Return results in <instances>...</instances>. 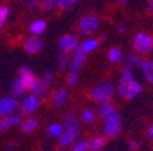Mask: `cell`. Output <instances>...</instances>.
Listing matches in <instances>:
<instances>
[{"mask_svg":"<svg viewBox=\"0 0 153 151\" xmlns=\"http://www.w3.org/2000/svg\"><path fill=\"white\" fill-rule=\"evenodd\" d=\"M64 131L59 138V143L62 147L73 146L78 140V136L81 133V124L74 113H67L64 117Z\"/></svg>","mask_w":153,"mask_h":151,"instance_id":"cell-2","label":"cell"},{"mask_svg":"<svg viewBox=\"0 0 153 151\" xmlns=\"http://www.w3.org/2000/svg\"><path fill=\"white\" fill-rule=\"evenodd\" d=\"M133 48L138 55L150 53L153 49V37L146 32H140L133 37Z\"/></svg>","mask_w":153,"mask_h":151,"instance_id":"cell-4","label":"cell"},{"mask_svg":"<svg viewBox=\"0 0 153 151\" xmlns=\"http://www.w3.org/2000/svg\"><path fill=\"white\" fill-rule=\"evenodd\" d=\"M18 108H19V102L13 95H7V97L0 98V116L1 117L14 114Z\"/></svg>","mask_w":153,"mask_h":151,"instance_id":"cell-8","label":"cell"},{"mask_svg":"<svg viewBox=\"0 0 153 151\" xmlns=\"http://www.w3.org/2000/svg\"><path fill=\"white\" fill-rule=\"evenodd\" d=\"M59 49L62 50L63 55H67V53H74L76 50L79 49V41L78 38L73 34H66L59 40Z\"/></svg>","mask_w":153,"mask_h":151,"instance_id":"cell-7","label":"cell"},{"mask_svg":"<svg viewBox=\"0 0 153 151\" xmlns=\"http://www.w3.org/2000/svg\"><path fill=\"white\" fill-rule=\"evenodd\" d=\"M21 119H22V116L18 113H14V114H11V116L3 117V119L0 120V132L7 131L8 128L15 125V124H19L21 123Z\"/></svg>","mask_w":153,"mask_h":151,"instance_id":"cell-14","label":"cell"},{"mask_svg":"<svg viewBox=\"0 0 153 151\" xmlns=\"http://www.w3.org/2000/svg\"><path fill=\"white\" fill-rule=\"evenodd\" d=\"M82 0H70V4H78V3H81Z\"/></svg>","mask_w":153,"mask_h":151,"instance_id":"cell-40","label":"cell"},{"mask_svg":"<svg viewBox=\"0 0 153 151\" xmlns=\"http://www.w3.org/2000/svg\"><path fill=\"white\" fill-rule=\"evenodd\" d=\"M67 98H68V95H67V90L66 88H56L53 93V104L55 106H63V105H66L67 102Z\"/></svg>","mask_w":153,"mask_h":151,"instance_id":"cell-21","label":"cell"},{"mask_svg":"<svg viewBox=\"0 0 153 151\" xmlns=\"http://www.w3.org/2000/svg\"><path fill=\"white\" fill-rule=\"evenodd\" d=\"M29 29H30V32H32L33 35L40 37L45 32V29H47V22H45L44 19H36V21H33L30 23V27Z\"/></svg>","mask_w":153,"mask_h":151,"instance_id":"cell-20","label":"cell"},{"mask_svg":"<svg viewBox=\"0 0 153 151\" xmlns=\"http://www.w3.org/2000/svg\"><path fill=\"white\" fill-rule=\"evenodd\" d=\"M23 46H25V50L29 55H37V53H40L41 49L44 48V42H42V40L40 37L32 35V37L26 38Z\"/></svg>","mask_w":153,"mask_h":151,"instance_id":"cell-9","label":"cell"},{"mask_svg":"<svg viewBox=\"0 0 153 151\" xmlns=\"http://www.w3.org/2000/svg\"><path fill=\"white\" fill-rule=\"evenodd\" d=\"M127 146H128V148H137L140 146V143H138L137 139H131L130 142L127 143Z\"/></svg>","mask_w":153,"mask_h":151,"instance_id":"cell-34","label":"cell"},{"mask_svg":"<svg viewBox=\"0 0 153 151\" xmlns=\"http://www.w3.org/2000/svg\"><path fill=\"white\" fill-rule=\"evenodd\" d=\"M57 67H59V69H66L68 67V56L67 55L62 53L57 57Z\"/></svg>","mask_w":153,"mask_h":151,"instance_id":"cell-32","label":"cell"},{"mask_svg":"<svg viewBox=\"0 0 153 151\" xmlns=\"http://www.w3.org/2000/svg\"><path fill=\"white\" fill-rule=\"evenodd\" d=\"M55 4H56V7H59L62 10H67L71 6L70 0H55Z\"/></svg>","mask_w":153,"mask_h":151,"instance_id":"cell-33","label":"cell"},{"mask_svg":"<svg viewBox=\"0 0 153 151\" xmlns=\"http://www.w3.org/2000/svg\"><path fill=\"white\" fill-rule=\"evenodd\" d=\"M102 131H104V136L109 139H114L122 131V117L120 114L116 112L115 114H112L109 119L105 120L104 127H102Z\"/></svg>","mask_w":153,"mask_h":151,"instance_id":"cell-6","label":"cell"},{"mask_svg":"<svg viewBox=\"0 0 153 151\" xmlns=\"http://www.w3.org/2000/svg\"><path fill=\"white\" fill-rule=\"evenodd\" d=\"M10 16V8L7 6H0V29L6 25Z\"/></svg>","mask_w":153,"mask_h":151,"instance_id":"cell-28","label":"cell"},{"mask_svg":"<svg viewBox=\"0 0 153 151\" xmlns=\"http://www.w3.org/2000/svg\"><path fill=\"white\" fill-rule=\"evenodd\" d=\"M29 91H30V95L36 97L38 101H41L48 97V86L41 82V79H36V82L33 83Z\"/></svg>","mask_w":153,"mask_h":151,"instance_id":"cell-12","label":"cell"},{"mask_svg":"<svg viewBox=\"0 0 153 151\" xmlns=\"http://www.w3.org/2000/svg\"><path fill=\"white\" fill-rule=\"evenodd\" d=\"M146 135H148V138H149L150 140H153V123L150 124L149 127H148V129H146Z\"/></svg>","mask_w":153,"mask_h":151,"instance_id":"cell-35","label":"cell"},{"mask_svg":"<svg viewBox=\"0 0 153 151\" xmlns=\"http://www.w3.org/2000/svg\"><path fill=\"white\" fill-rule=\"evenodd\" d=\"M115 95V86L111 82H100L92 88L90 97L97 104H105V102H111Z\"/></svg>","mask_w":153,"mask_h":151,"instance_id":"cell-3","label":"cell"},{"mask_svg":"<svg viewBox=\"0 0 153 151\" xmlns=\"http://www.w3.org/2000/svg\"><path fill=\"white\" fill-rule=\"evenodd\" d=\"M146 10L148 11H152L153 10V0H148L146 1Z\"/></svg>","mask_w":153,"mask_h":151,"instance_id":"cell-37","label":"cell"},{"mask_svg":"<svg viewBox=\"0 0 153 151\" xmlns=\"http://www.w3.org/2000/svg\"><path fill=\"white\" fill-rule=\"evenodd\" d=\"M85 57L86 56L82 53V52H81V50H76V52H74L71 60H68V68H70L73 72L79 71V69L83 67V64H85Z\"/></svg>","mask_w":153,"mask_h":151,"instance_id":"cell-13","label":"cell"},{"mask_svg":"<svg viewBox=\"0 0 153 151\" xmlns=\"http://www.w3.org/2000/svg\"><path fill=\"white\" fill-rule=\"evenodd\" d=\"M97 46H99V40H96V38H88V40H85V41L79 45V49L78 50H81L86 56V55L94 52V50L97 49Z\"/></svg>","mask_w":153,"mask_h":151,"instance_id":"cell-18","label":"cell"},{"mask_svg":"<svg viewBox=\"0 0 153 151\" xmlns=\"http://www.w3.org/2000/svg\"><path fill=\"white\" fill-rule=\"evenodd\" d=\"M100 27V21L99 18L93 14H86L83 15L82 18L79 19V22H78V30L82 35H86V37H89L92 35L93 33H96L99 30Z\"/></svg>","mask_w":153,"mask_h":151,"instance_id":"cell-5","label":"cell"},{"mask_svg":"<svg viewBox=\"0 0 153 151\" xmlns=\"http://www.w3.org/2000/svg\"><path fill=\"white\" fill-rule=\"evenodd\" d=\"M64 131V127L59 123H53L48 127V136L49 138H60Z\"/></svg>","mask_w":153,"mask_h":151,"instance_id":"cell-23","label":"cell"},{"mask_svg":"<svg viewBox=\"0 0 153 151\" xmlns=\"http://www.w3.org/2000/svg\"><path fill=\"white\" fill-rule=\"evenodd\" d=\"M78 80H79V76H78V74L76 72H68L67 74V76H66V83H67V86L68 87H74V86L78 83Z\"/></svg>","mask_w":153,"mask_h":151,"instance_id":"cell-29","label":"cell"},{"mask_svg":"<svg viewBox=\"0 0 153 151\" xmlns=\"http://www.w3.org/2000/svg\"><path fill=\"white\" fill-rule=\"evenodd\" d=\"M96 119V112L90 108H86V109L82 110V113H81V120H82V123L85 124H90L93 123Z\"/></svg>","mask_w":153,"mask_h":151,"instance_id":"cell-26","label":"cell"},{"mask_svg":"<svg viewBox=\"0 0 153 151\" xmlns=\"http://www.w3.org/2000/svg\"><path fill=\"white\" fill-rule=\"evenodd\" d=\"M108 60L109 63L116 66L123 60V52H122L120 48H111L108 52Z\"/></svg>","mask_w":153,"mask_h":151,"instance_id":"cell-22","label":"cell"},{"mask_svg":"<svg viewBox=\"0 0 153 151\" xmlns=\"http://www.w3.org/2000/svg\"><path fill=\"white\" fill-rule=\"evenodd\" d=\"M38 125H40V121H38L37 117H29V119H26L19 123V128H21V131H22L23 133L33 132V131H36V129L38 128Z\"/></svg>","mask_w":153,"mask_h":151,"instance_id":"cell-15","label":"cell"},{"mask_svg":"<svg viewBox=\"0 0 153 151\" xmlns=\"http://www.w3.org/2000/svg\"><path fill=\"white\" fill-rule=\"evenodd\" d=\"M141 69L146 82L153 85V60H143V63L141 64Z\"/></svg>","mask_w":153,"mask_h":151,"instance_id":"cell-19","label":"cell"},{"mask_svg":"<svg viewBox=\"0 0 153 151\" xmlns=\"http://www.w3.org/2000/svg\"><path fill=\"white\" fill-rule=\"evenodd\" d=\"M104 144H105V138L104 136H101V135L94 136V138L89 142V150L99 151V150H101V148L104 147Z\"/></svg>","mask_w":153,"mask_h":151,"instance_id":"cell-24","label":"cell"},{"mask_svg":"<svg viewBox=\"0 0 153 151\" xmlns=\"http://www.w3.org/2000/svg\"><path fill=\"white\" fill-rule=\"evenodd\" d=\"M38 106H40V101L30 94L23 97L21 104H19V108H21L23 113H33V112H36L38 109Z\"/></svg>","mask_w":153,"mask_h":151,"instance_id":"cell-11","label":"cell"},{"mask_svg":"<svg viewBox=\"0 0 153 151\" xmlns=\"http://www.w3.org/2000/svg\"><path fill=\"white\" fill-rule=\"evenodd\" d=\"M38 6L45 11H52V10L56 8L55 0H38Z\"/></svg>","mask_w":153,"mask_h":151,"instance_id":"cell-30","label":"cell"},{"mask_svg":"<svg viewBox=\"0 0 153 151\" xmlns=\"http://www.w3.org/2000/svg\"><path fill=\"white\" fill-rule=\"evenodd\" d=\"M124 30H126V26L124 25H119L118 26V33H124Z\"/></svg>","mask_w":153,"mask_h":151,"instance_id":"cell-38","label":"cell"},{"mask_svg":"<svg viewBox=\"0 0 153 151\" xmlns=\"http://www.w3.org/2000/svg\"><path fill=\"white\" fill-rule=\"evenodd\" d=\"M27 6H29V7H36V6H38V0H27Z\"/></svg>","mask_w":153,"mask_h":151,"instance_id":"cell-36","label":"cell"},{"mask_svg":"<svg viewBox=\"0 0 153 151\" xmlns=\"http://www.w3.org/2000/svg\"><path fill=\"white\" fill-rule=\"evenodd\" d=\"M19 82L22 83L23 88L25 90H30V87L33 86V83L36 82V76H34V72H33L32 69L29 68V67H22L21 71H19Z\"/></svg>","mask_w":153,"mask_h":151,"instance_id":"cell-10","label":"cell"},{"mask_svg":"<svg viewBox=\"0 0 153 151\" xmlns=\"http://www.w3.org/2000/svg\"><path fill=\"white\" fill-rule=\"evenodd\" d=\"M55 79H56V75H55L53 71H49V72H45L44 76L41 78V82L47 86H51L52 83L55 82Z\"/></svg>","mask_w":153,"mask_h":151,"instance_id":"cell-31","label":"cell"},{"mask_svg":"<svg viewBox=\"0 0 153 151\" xmlns=\"http://www.w3.org/2000/svg\"><path fill=\"white\" fill-rule=\"evenodd\" d=\"M143 87L137 79L134 78L133 71L127 68L122 69L120 82L118 85V93L126 99H133L142 93Z\"/></svg>","mask_w":153,"mask_h":151,"instance_id":"cell-1","label":"cell"},{"mask_svg":"<svg viewBox=\"0 0 153 151\" xmlns=\"http://www.w3.org/2000/svg\"><path fill=\"white\" fill-rule=\"evenodd\" d=\"M143 63V59L141 57V55L138 53H130L127 56V59H126V66H124V68L130 69V71H134V69L137 68H141V64Z\"/></svg>","mask_w":153,"mask_h":151,"instance_id":"cell-16","label":"cell"},{"mask_svg":"<svg viewBox=\"0 0 153 151\" xmlns=\"http://www.w3.org/2000/svg\"><path fill=\"white\" fill-rule=\"evenodd\" d=\"M97 113L101 119L107 120L112 116V114L116 113V109H115L114 104L112 102H105V104H100L99 105V109H97Z\"/></svg>","mask_w":153,"mask_h":151,"instance_id":"cell-17","label":"cell"},{"mask_svg":"<svg viewBox=\"0 0 153 151\" xmlns=\"http://www.w3.org/2000/svg\"><path fill=\"white\" fill-rule=\"evenodd\" d=\"M119 3H122V4H124V3H127V0H118Z\"/></svg>","mask_w":153,"mask_h":151,"instance_id":"cell-41","label":"cell"},{"mask_svg":"<svg viewBox=\"0 0 153 151\" xmlns=\"http://www.w3.org/2000/svg\"><path fill=\"white\" fill-rule=\"evenodd\" d=\"M73 151H89V140L81 139L73 144Z\"/></svg>","mask_w":153,"mask_h":151,"instance_id":"cell-27","label":"cell"},{"mask_svg":"<svg viewBox=\"0 0 153 151\" xmlns=\"http://www.w3.org/2000/svg\"><path fill=\"white\" fill-rule=\"evenodd\" d=\"M15 147H16V144H15V143H10V144L7 146V150H8V151H13Z\"/></svg>","mask_w":153,"mask_h":151,"instance_id":"cell-39","label":"cell"},{"mask_svg":"<svg viewBox=\"0 0 153 151\" xmlns=\"http://www.w3.org/2000/svg\"><path fill=\"white\" fill-rule=\"evenodd\" d=\"M25 91H26V90L23 88L22 83L19 82V79L18 78L14 79L13 85H11V94H13V97H15V98L22 97V95L25 94Z\"/></svg>","mask_w":153,"mask_h":151,"instance_id":"cell-25","label":"cell"}]
</instances>
